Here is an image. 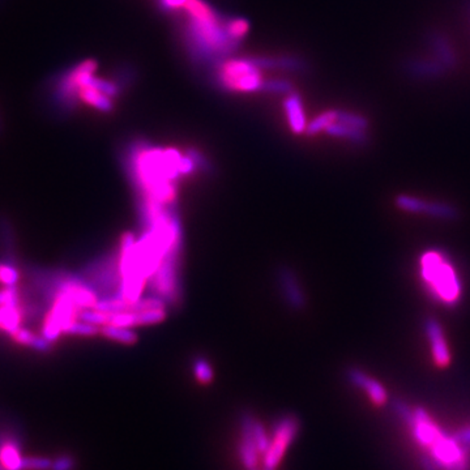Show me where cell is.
I'll return each mask as SVG.
<instances>
[{
    "instance_id": "1f68e13d",
    "label": "cell",
    "mask_w": 470,
    "mask_h": 470,
    "mask_svg": "<svg viewBox=\"0 0 470 470\" xmlns=\"http://www.w3.org/2000/svg\"><path fill=\"white\" fill-rule=\"evenodd\" d=\"M454 439L462 444L464 448H470V426L464 427L456 433Z\"/></svg>"
},
{
    "instance_id": "ffe728a7",
    "label": "cell",
    "mask_w": 470,
    "mask_h": 470,
    "mask_svg": "<svg viewBox=\"0 0 470 470\" xmlns=\"http://www.w3.org/2000/svg\"><path fill=\"white\" fill-rule=\"evenodd\" d=\"M136 316V325H150L164 322L167 316L166 308H150L135 313Z\"/></svg>"
},
{
    "instance_id": "8fae6325",
    "label": "cell",
    "mask_w": 470,
    "mask_h": 470,
    "mask_svg": "<svg viewBox=\"0 0 470 470\" xmlns=\"http://www.w3.org/2000/svg\"><path fill=\"white\" fill-rule=\"evenodd\" d=\"M426 40L436 61H440L448 71L454 70L457 67V55L453 50L452 44L443 33L431 30L427 33Z\"/></svg>"
},
{
    "instance_id": "4fadbf2b",
    "label": "cell",
    "mask_w": 470,
    "mask_h": 470,
    "mask_svg": "<svg viewBox=\"0 0 470 470\" xmlns=\"http://www.w3.org/2000/svg\"><path fill=\"white\" fill-rule=\"evenodd\" d=\"M9 336L18 345L35 349L37 351H49L52 349V341L44 339V336L40 337V336L35 335L33 332L25 330V328H21V327Z\"/></svg>"
},
{
    "instance_id": "e0dca14e",
    "label": "cell",
    "mask_w": 470,
    "mask_h": 470,
    "mask_svg": "<svg viewBox=\"0 0 470 470\" xmlns=\"http://www.w3.org/2000/svg\"><path fill=\"white\" fill-rule=\"evenodd\" d=\"M78 96L87 102L88 104L96 107L101 112L109 113L113 109V104L110 101V97L106 96L102 92L97 90L96 88L93 87H81L78 89Z\"/></svg>"
},
{
    "instance_id": "f546056e",
    "label": "cell",
    "mask_w": 470,
    "mask_h": 470,
    "mask_svg": "<svg viewBox=\"0 0 470 470\" xmlns=\"http://www.w3.org/2000/svg\"><path fill=\"white\" fill-rule=\"evenodd\" d=\"M16 303H18V291L16 287H4L3 290H0V307Z\"/></svg>"
},
{
    "instance_id": "2e32d148",
    "label": "cell",
    "mask_w": 470,
    "mask_h": 470,
    "mask_svg": "<svg viewBox=\"0 0 470 470\" xmlns=\"http://www.w3.org/2000/svg\"><path fill=\"white\" fill-rule=\"evenodd\" d=\"M285 107H287V116L291 130L296 133H302L306 131L305 115L302 110V104L301 100L296 95H291L285 101Z\"/></svg>"
},
{
    "instance_id": "484cf974",
    "label": "cell",
    "mask_w": 470,
    "mask_h": 470,
    "mask_svg": "<svg viewBox=\"0 0 470 470\" xmlns=\"http://www.w3.org/2000/svg\"><path fill=\"white\" fill-rule=\"evenodd\" d=\"M18 279H20V273L13 265L0 263V284L1 285H4L6 287H16Z\"/></svg>"
},
{
    "instance_id": "7402d4cb",
    "label": "cell",
    "mask_w": 470,
    "mask_h": 470,
    "mask_svg": "<svg viewBox=\"0 0 470 470\" xmlns=\"http://www.w3.org/2000/svg\"><path fill=\"white\" fill-rule=\"evenodd\" d=\"M101 332V328L95 324L83 322L80 319H76L75 322L70 324V327L66 330V335H73V336H85V337H92L96 336Z\"/></svg>"
},
{
    "instance_id": "6da1fadb",
    "label": "cell",
    "mask_w": 470,
    "mask_h": 470,
    "mask_svg": "<svg viewBox=\"0 0 470 470\" xmlns=\"http://www.w3.org/2000/svg\"><path fill=\"white\" fill-rule=\"evenodd\" d=\"M126 169L139 195L161 203H173L176 195L173 181L196 169L190 157L175 149H158L145 143H133L127 150Z\"/></svg>"
},
{
    "instance_id": "277c9868",
    "label": "cell",
    "mask_w": 470,
    "mask_h": 470,
    "mask_svg": "<svg viewBox=\"0 0 470 470\" xmlns=\"http://www.w3.org/2000/svg\"><path fill=\"white\" fill-rule=\"evenodd\" d=\"M183 250V238L176 239L167 250L161 264L150 277V294L159 296L166 306L176 307L182 299V284L179 264Z\"/></svg>"
},
{
    "instance_id": "7c38bea8",
    "label": "cell",
    "mask_w": 470,
    "mask_h": 470,
    "mask_svg": "<svg viewBox=\"0 0 470 470\" xmlns=\"http://www.w3.org/2000/svg\"><path fill=\"white\" fill-rule=\"evenodd\" d=\"M24 457L13 439H6L0 444V468L4 470H23Z\"/></svg>"
},
{
    "instance_id": "603a6c76",
    "label": "cell",
    "mask_w": 470,
    "mask_h": 470,
    "mask_svg": "<svg viewBox=\"0 0 470 470\" xmlns=\"http://www.w3.org/2000/svg\"><path fill=\"white\" fill-rule=\"evenodd\" d=\"M78 319L83 322L90 323L98 327H104L109 323V313L98 310L96 307L83 308L78 315Z\"/></svg>"
},
{
    "instance_id": "d6986e66",
    "label": "cell",
    "mask_w": 470,
    "mask_h": 470,
    "mask_svg": "<svg viewBox=\"0 0 470 470\" xmlns=\"http://www.w3.org/2000/svg\"><path fill=\"white\" fill-rule=\"evenodd\" d=\"M192 373L201 384H209L215 378L213 367L207 358L196 357L192 361Z\"/></svg>"
},
{
    "instance_id": "8992f818",
    "label": "cell",
    "mask_w": 470,
    "mask_h": 470,
    "mask_svg": "<svg viewBox=\"0 0 470 470\" xmlns=\"http://www.w3.org/2000/svg\"><path fill=\"white\" fill-rule=\"evenodd\" d=\"M394 205L402 212L414 213V215H427L431 217L440 218L445 221H456L460 217V210L457 207L448 203H435V201H425L419 198H414L410 195H397L394 198Z\"/></svg>"
},
{
    "instance_id": "52a82bcc",
    "label": "cell",
    "mask_w": 470,
    "mask_h": 470,
    "mask_svg": "<svg viewBox=\"0 0 470 470\" xmlns=\"http://www.w3.org/2000/svg\"><path fill=\"white\" fill-rule=\"evenodd\" d=\"M276 279L279 291L287 305L294 311H302L306 307V294L296 272L287 265H281L276 272Z\"/></svg>"
},
{
    "instance_id": "d6a6232c",
    "label": "cell",
    "mask_w": 470,
    "mask_h": 470,
    "mask_svg": "<svg viewBox=\"0 0 470 470\" xmlns=\"http://www.w3.org/2000/svg\"><path fill=\"white\" fill-rule=\"evenodd\" d=\"M187 0H162L167 8H176V7H183Z\"/></svg>"
},
{
    "instance_id": "5bb4252c",
    "label": "cell",
    "mask_w": 470,
    "mask_h": 470,
    "mask_svg": "<svg viewBox=\"0 0 470 470\" xmlns=\"http://www.w3.org/2000/svg\"><path fill=\"white\" fill-rule=\"evenodd\" d=\"M325 132L333 138L347 139L351 141V143L359 144V145H365L368 143V136H367L366 131L358 130L354 127H349V126L341 124L339 122L332 123L331 126L327 127Z\"/></svg>"
},
{
    "instance_id": "44dd1931",
    "label": "cell",
    "mask_w": 470,
    "mask_h": 470,
    "mask_svg": "<svg viewBox=\"0 0 470 470\" xmlns=\"http://www.w3.org/2000/svg\"><path fill=\"white\" fill-rule=\"evenodd\" d=\"M336 115H337V110H330V112H325L322 115H319L316 119H313V122L306 127V132L313 136L322 131L327 130L328 126L336 122Z\"/></svg>"
},
{
    "instance_id": "5b68a950",
    "label": "cell",
    "mask_w": 470,
    "mask_h": 470,
    "mask_svg": "<svg viewBox=\"0 0 470 470\" xmlns=\"http://www.w3.org/2000/svg\"><path fill=\"white\" fill-rule=\"evenodd\" d=\"M119 253L104 255L101 259L88 265L83 279L97 293L98 298L116 296L121 287V268H119Z\"/></svg>"
},
{
    "instance_id": "3957f363",
    "label": "cell",
    "mask_w": 470,
    "mask_h": 470,
    "mask_svg": "<svg viewBox=\"0 0 470 470\" xmlns=\"http://www.w3.org/2000/svg\"><path fill=\"white\" fill-rule=\"evenodd\" d=\"M421 277L436 301L443 305H457L462 298V284L451 261L443 253L430 250L421 256Z\"/></svg>"
},
{
    "instance_id": "ac0fdd59",
    "label": "cell",
    "mask_w": 470,
    "mask_h": 470,
    "mask_svg": "<svg viewBox=\"0 0 470 470\" xmlns=\"http://www.w3.org/2000/svg\"><path fill=\"white\" fill-rule=\"evenodd\" d=\"M100 333L106 339L118 341V342H122L126 345H133L139 339L138 333L130 327H119V325H113V324L104 325Z\"/></svg>"
},
{
    "instance_id": "d4e9b609",
    "label": "cell",
    "mask_w": 470,
    "mask_h": 470,
    "mask_svg": "<svg viewBox=\"0 0 470 470\" xmlns=\"http://www.w3.org/2000/svg\"><path fill=\"white\" fill-rule=\"evenodd\" d=\"M250 29V23L244 18H233L227 23V30L229 35L239 42Z\"/></svg>"
},
{
    "instance_id": "f1b7e54d",
    "label": "cell",
    "mask_w": 470,
    "mask_h": 470,
    "mask_svg": "<svg viewBox=\"0 0 470 470\" xmlns=\"http://www.w3.org/2000/svg\"><path fill=\"white\" fill-rule=\"evenodd\" d=\"M52 460L46 457H29L23 462V470H52Z\"/></svg>"
},
{
    "instance_id": "7a4b0ae2",
    "label": "cell",
    "mask_w": 470,
    "mask_h": 470,
    "mask_svg": "<svg viewBox=\"0 0 470 470\" xmlns=\"http://www.w3.org/2000/svg\"><path fill=\"white\" fill-rule=\"evenodd\" d=\"M299 431L294 416H282L270 433L251 414L241 419L238 457L243 470H279Z\"/></svg>"
},
{
    "instance_id": "9c48e42d",
    "label": "cell",
    "mask_w": 470,
    "mask_h": 470,
    "mask_svg": "<svg viewBox=\"0 0 470 470\" xmlns=\"http://www.w3.org/2000/svg\"><path fill=\"white\" fill-rule=\"evenodd\" d=\"M425 332L430 341L433 358L439 367H447L451 363V351L444 337L443 328L435 318H427L425 320Z\"/></svg>"
},
{
    "instance_id": "836d02e7",
    "label": "cell",
    "mask_w": 470,
    "mask_h": 470,
    "mask_svg": "<svg viewBox=\"0 0 470 470\" xmlns=\"http://www.w3.org/2000/svg\"><path fill=\"white\" fill-rule=\"evenodd\" d=\"M469 8H470V0H469Z\"/></svg>"
},
{
    "instance_id": "cb8c5ba5",
    "label": "cell",
    "mask_w": 470,
    "mask_h": 470,
    "mask_svg": "<svg viewBox=\"0 0 470 470\" xmlns=\"http://www.w3.org/2000/svg\"><path fill=\"white\" fill-rule=\"evenodd\" d=\"M336 122L345 124L349 127H354L358 130H367L368 127V121L366 119L365 116L358 115V114L349 113V112H341L337 110V115H336Z\"/></svg>"
},
{
    "instance_id": "4dcf8cb0",
    "label": "cell",
    "mask_w": 470,
    "mask_h": 470,
    "mask_svg": "<svg viewBox=\"0 0 470 470\" xmlns=\"http://www.w3.org/2000/svg\"><path fill=\"white\" fill-rule=\"evenodd\" d=\"M75 466V462L70 456H59L52 460V470H72Z\"/></svg>"
},
{
    "instance_id": "83f0119b",
    "label": "cell",
    "mask_w": 470,
    "mask_h": 470,
    "mask_svg": "<svg viewBox=\"0 0 470 470\" xmlns=\"http://www.w3.org/2000/svg\"><path fill=\"white\" fill-rule=\"evenodd\" d=\"M263 90L265 92H270V93H279V95H285V93H291L293 88L289 81H284V80H272L268 83H263Z\"/></svg>"
},
{
    "instance_id": "ba28073f",
    "label": "cell",
    "mask_w": 470,
    "mask_h": 470,
    "mask_svg": "<svg viewBox=\"0 0 470 470\" xmlns=\"http://www.w3.org/2000/svg\"><path fill=\"white\" fill-rule=\"evenodd\" d=\"M347 379L350 384L367 393V396L375 405L383 406L388 402V391L384 388L383 384L379 383L370 375L366 374L363 370L358 367H349L347 370Z\"/></svg>"
},
{
    "instance_id": "4316f807",
    "label": "cell",
    "mask_w": 470,
    "mask_h": 470,
    "mask_svg": "<svg viewBox=\"0 0 470 470\" xmlns=\"http://www.w3.org/2000/svg\"><path fill=\"white\" fill-rule=\"evenodd\" d=\"M187 156L190 157L192 159V162L195 164V167L199 169L203 173L205 174H210L213 171V166L209 162L208 158L204 156L201 152L196 150V149H188V153Z\"/></svg>"
},
{
    "instance_id": "9a60e30c",
    "label": "cell",
    "mask_w": 470,
    "mask_h": 470,
    "mask_svg": "<svg viewBox=\"0 0 470 470\" xmlns=\"http://www.w3.org/2000/svg\"><path fill=\"white\" fill-rule=\"evenodd\" d=\"M23 322V310L18 303L0 307V330L8 335L20 328Z\"/></svg>"
},
{
    "instance_id": "30bf717a",
    "label": "cell",
    "mask_w": 470,
    "mask_h": 470,
    "mask_svg": "<svg viewBox=\"0 0 470 470\" xmlns=\"http://www.w3.org/2000/svg\"><path fill=\"white\" fill-rule=\"evenodd\" d=\"M402 70L410 78L418 80H433L444 76L448 70L439 61L409 58L402 63Z\"/></svg>"
}]
</instances>
